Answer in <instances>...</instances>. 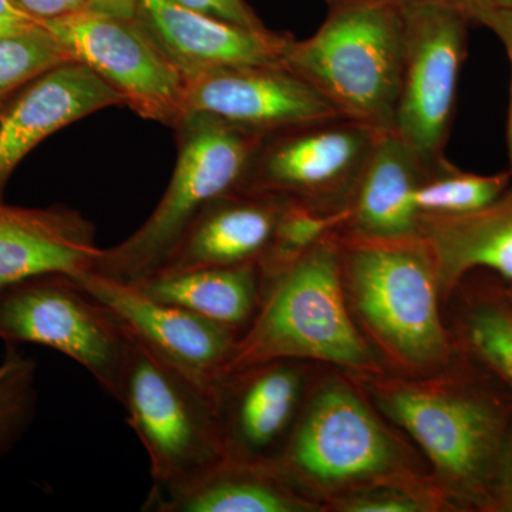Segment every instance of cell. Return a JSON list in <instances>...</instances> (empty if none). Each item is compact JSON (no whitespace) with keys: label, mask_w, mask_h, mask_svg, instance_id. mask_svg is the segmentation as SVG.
<instances>
[{"label":"cell","mask_w":512,"mask_h":512,"mask_svg":"<svg viewBox=\"0 0 512 512\" xmlns=\"http://www.w3.org/2000/svg\"><path fill=\"white\" fill-rule=\"evenodd\" d=\"M467 16L430 0H406V57L394 130L427 160L444 157L466 57Z\"/></svg>","instance_id":"obj_11"},{"label":"cell","mask_w":512,"mask_h":512,"mask_svg":"<svg viewBox=\"0 0 512 512\" xmlns=\"http://www.w3.org/2000/svg\"><path fill=\"white\" fill-rule=\"evenodd\" d=\"M481 22L503 39L505 46L512 47V10H485Z\"/></svg>","instance_id":"obj_33"},{"label":"cell","mask_w":512,"mask_h":512,"mask_svg":"<svg viewBox=\"0 0 512 512\" xmlns=\"http://www.w3.org/2000/svg\"><path fill=\"white\" fill-rule=\"evenodd\" d=\"M367 382L377 409L419 444L441 487L457 497H480L505 448L494 407L437 384L376 377Z\"/></svg>","instance_id":"obj_7"},{"label":"cell","mask_w":512,"mask_h":512,"mask_svg":"<svg viewBox=\"0 0 512 512\" xmlns=\"http://www.w3.org/2000/svg\"><path fill=\"white\" fill-rule=\"evenodd\" d=\"M488 9L512 10V0H485Z\"/></svg>","instance_id":"obj_37"},{"label":"cell","mask_w":512,"mask_h":512,"mask_svg":"<svg viewBox=\"0 0 512 512\" xmlns=\"http://www.w3.org/2000/svg\"><path fill=\"white\" fill-rule=\"evenodd\" d=\"M284 63L342 116L393 131L406 57V0H338Z\"/></svg>","instance_id":"obj_2"},{"label":"cell","mask_w":512,"mask_h":512,"mask_svg":"<svg viewBox=\"0 0 512 512\" xmlns=\"http://www.w3.org/2000/svg\"><path fill=\"white\" fill-rule=\"evenodd\" d=\"M173 2L212 18L237 23L245 28H266L245 0H173Z\"/></svg>","instance_id":"obj_29"},{"label":"cell","mask_w":512,"mask_h":512,"mask_svg":"<svg viewBox=\"0 0 512 512\" xmlns=\"http://www.w3.org/2000/svg\"><path fill=\"white\" fill-rule=\"evenodd\" d=\"M420 235L433 251L443 295L476 268L512 281V192L473 214L421 218Z\"/></svg>","instance_id":"obj_21"},{"label":"cell","mask_w":512,"mask_h":512,"mask_svg":"<svg viewBox=\"0 0 512 512\" xmlns=\"http://www.w3.org/2000/svg\"><path fill=\"white\" fill-rule=\"evenodd\" d=\"M468 338L498 375L512 386V313L483 306L468 319Z\"/></svg>","instance_id":"obj_27"},{"label":"cell","mask_w":512,"mask_h":512,"mask_svg":"<svg viewBox=\"0 0 512 512\" xmlns=\"http://www.w3.org/2000/svg\"><path fill=\"white\" fill-rule=\"evenodd\" d=\"M67 62L72 56L43 25L0 40V109L40 74Z\"/></svg>","instance_id":"obj_26"},{"label":"cell","mask_w":512,"mask_h":512,"mask_svg":"<svg viewBox=\"0 0 512 512\" xmlns=\"http://www.w3.org/2000/svg\"><path fill=\"white\" fill-rule=\"evenodd\" d=\"M508 56L511 63V103H510V119H508V146H510V157L512 164V47H507Z\"/></svg>","instance_id":"obj_36"},{"label":"cell","mask_w":512,"mask_h":512,"mask_svg":"<svg viewBox=\"0 0 512 512\" xmlns=\"http://www.w3.org/2000/svg\"><path fill=\"white\" fill-rule=\"evenodd\" d=\"M0 340L35 343L83 366L117 400L131 333L72 276L40 275L0 292Z\"/></svg>","instance_id":"obj_8"},{"label":"cell","mask_w":512,"mask_h":512,"mask_svg":"<svg viewBox=\"0 0 512 512\" xmlns=\"http://www.w3.org/2000/svg\"><path fill=\"white\" fill-rule=\"evenodd\" d=\"M316 504L274 463L225 456L171 490H151L144 510L157 512H305Z\"/></svg>","instance_id":"obj_20"},{"label":"cell","mask_w":512,"mask_h":512,"mask_svg":"<svg viewBox=\"0 0 512 512\" xmlns=\"http://www.w3.org/2000/svg\"><path fill=\"white\" fill-rule=\"evenodd\" d=\"M42 25L40 20L20 9L13 0H0V40L26 35Z\"/></svg>","instance_id":"obj_31"},{"label":"cell","mask_w":512,"mask_h":512,"mask_svg":"<svg viewBox=\"0 0 512 512\" xmlns=\"http://www.w3.org/2000/svg\"><path fill=\"white\" fill-rule=\"evenodd\" d=\"M275 360H319L359 373L379 370L350 312L338 232L264 286L261 306L222 377Z\"/></svg>","instance_id":"obj_1"},{"label":"cell","mask_w":512,"mask_h":512,"mask_svg":"<svg viewBox=\"0 0 512 512\" xmlns=\"http://www.w3.org/2000/svg\"><path fill=\"white\" fill-rule=\"evenodd\" d=\"M72 278L116 313L144 345L217 393L241 333L178 306L156 301L134 285L93 271L79 272Z\"/></svg>","instance_id":"obj_13"},{"label":"cell","mask_w":512,"mask_h":512,"mask_svg":"<svg viewBox=\"0 0 512 512\" xmlns=\"http://www.w3.org/2000/svg\"><path fill=\"white\" fill-rule=\"evenodd\" d=\"M434 161L417 153L396 131H383L350 201L340 237L370 241L420 237L414 195Z\"/></svg>","instance_id":"obj_19"},{"label":"cell","mask_w":512,"mask_h":512,"mask_svg":"<svg viewBox=\"0 0 512 512\" xmlns=\"http://www.w3.org/2000/svg\"><path fill=\"white\" fill-rule=\"evenodd\" d=\"M136 19L184 80L222 67L282 63L292 39L212 18L173 0H140Z\"/></svg>","instance_id":"obj_16"},{"label":"cell","mask_w":512,"mask_h":512,"mask_svg":"<svg viewBox=\"0 0 512 512\" xmlns=\"http://www.w3.org/2000/svg\"><path fill=\"white\" fill-rule=\"evenodd\" d=\"M510 184V174L463 173L446 158L434 161L414 195L421 218L458 217L490 207Z\"/></svg>","instance_id":"obj_23"},{"label":"cell","mask_w":512,"mask_h":512,"mask_svg":"<svg viewBox=\"0 0 512 512\" xmlns=\"http://www.w3.org/2000/svg\"><path fill=\"white\" fill-rule=\"evenodd\" d=\"M36 373L32 357L8 346L0 363V460L12 453L35 420Z\"/></svg>","instance_id":"obj_25"},{"label":"cell","mask_w":512,"mask_h":512,"mask_svg":"<svg viewBox=\"0 0 512 512\" xmlns=\"http://www.w3.org/2000/svg\"><path fill=\"white\" fill-rule=\"evenodd\" d=\"M326 2H328L329 5H332V3L338 2V0H326Z\"/></svg>","instance_id":"obj_38"},{"label":"cell","mask_w":512,"mask_h":512,"mask_svg":"<svg viewBox=\"0 0 512 512\" xmlns=\"http://www.w3.org/2000/svg\"><path fill=\"white\" fill-rule=\"evenodd\" d=\"M339 235V234H338ZM350 311L396 365L431 372L450 345L439 311L436 259L423 237L370 241L340 237Z\"/></svg>","instance_id":"obj_3"},{"label":"cell","mask_w":512,"mask_h":512,"mask_svg":"<svg viewBox=\"0 0 512 512\" xmlns=\"http://www.w3.org/2000/svg\"><path fill=\"white\" fill-rule=\"evenodd\" d=\"M124 106L119 93L80 62L53 67L0 109V201L19 164L43 140L74 121Z\"/></svg>","instance_id":"obj_15"},{"label":"cell","mask_w":512,"mask_h":512,"mask_svg":"<svg viewBox=\"0 0 512 512\" xmlns=\"http://www.w3.org/2000/svg\"><path fill=\"white\" fill-rule=\"evenodd\" d=\"M430 2L440 3V5L450 6L460 10L467 18L480 20L481 15L488 9L485 0H430Z\"/></svg>","instance_id":"obj_35"},{"label":"cell","mask_w":512,"mask_h":512,"mask_svg":"<svg viewBox=\"0 0 512 512\" xmlns=\"http://www.w3.org/2000/svg\"><path fill=\"white\" fill-rule=\"evenodd\" d=\"M348 218L349 208L322 211L299 202L286 201L271 245L259 262L262 286L282 274L323 239L339 232Z\"/></svg>","instance_id":"obj_24"},{"label":"cell","mask_w":512,"mask_h":512,"mask_svg":"<svg viewBox=\"0 0 512 512\" xmlns=\"http://www.w3.org/2000/svg\"><path fill=\"white\" fill-rule=\"evenodd\" d=\"M285 200L232 191L208 202L154 275L258 264L274 238Z\"/></svg>","instance_id":"obj_18"},{"label":"cell","mask_w":512,"mask_h":512,"mask_svg":"<svg viewBox=\"0 0 512 512\" xmlns=\"http://www.w3.org/2000/svg\"><path fill=\"white\" fill-rule=\"evenodd\" d=\"M117 402L126 409L128 424L146 448L153 490L188 483L227 456L217 393L185 375L133 333Z\"/></svg>","instance_id":"obj_6"},{"label":"cell","mask_w":512,"mask_h":512,"mask_svg":"<svg viewBox=\"0 0 512 512\" xmlns=\"http://www.w3.org/2000/svg\"><path fill=\"white\" fill-rule=\"evenodd\" d=\"M43 26L74 62L86 64L141 119L171 128L184 120L185 80L136 18L86 9Z\"/></svg>","instance_id":"obj_10"},{"label":"cell","mask_w":512,"mask_h":512,"mask_svg":"<svg viewBox=\"0 0 512 512\" xmlns=\"http://www.w3.org/2000/svg\"><path fill=\"white\" fill-rule=\"evenodd\" d=\"M382 133L338 116L268 134L256 148L237 191L322 211L346 210Z\"/></svg>","instance_id":"obj_9"},{"label":"cell","mask_w":512,"mask_h":512,"mask_svg":"<svg viewBox=\"0 0 512 512\" xmlns=\"http://www.w3.org/2000/svg\"><path fill=\"white\" fill-rule=\"evenodd\" d=\"M274 464L311 500L377 485L431 490L413 474L402 444L343 382L325 383L309 397Z\"/></svg>","instance_id":"obj_4"},{"label":"cell","mask_w":512,"mask_h":512,"mask_svg":"<svg viewBox=\"0 0 512 512\" xmlns=\"http://www.w3.org/2000/svg\"><path fill=\"white\" fill-rule=\"evenodd\" d=\"M138 3L140 0H89L87 9L116 18L134 19Z\"/></svg>","instance_id":"obj_32"},{"label":"cell","mask_w":512,"mask_h":512,"mask_svg":"<svg viewBox=\"0 0 512 512\" xmlns=\"http://www.w3.org/2000/svg\"><path fill=\"white\" fill-rule=\"evenodd\" d=\"M188 116L265 137L342 114L282 62L222 67L190 77L184 92V119Z\"/></svg>","instance_id":"obj_12"},{"label":"cell","mask_w":512,"mask_h":512,"mask_svg":"<svg viewBox=\"0 0 512 512\" xmlns=\"http://www.w3.org/2000/svg\"><path fill=\"white\" fill-rule=\"evenodd\" d=\"M130 285L156 301L178 306L241 335L255 318L264 298L258 264L153 275Z\"/></svg>","instance_id":"obj_22"},{"label":"cell","mask_w":512,"mask_h":512,"mask_svg":"<svg viewBox=\"0 0 512 512\" xmlns=\"http://www.w3.org/2000/svg\"><path fill=\"white\" fill-rule=\"evenodd\" d=\"M100 252L94 225L79 211L0 201V292L35 276L92 271Z\"/></svg>","instance_id":"obj_17"},{"label":"cell","mask_w":512,"mask_h":512,"mask_svg":"<svg viewBox=\"0 0 512 512\" xmlns=\"http://www.w3.org/2000/svg\"><path fill=\"white\" fill-rule=\"evenodd\" d=\"M498 477H500V497L505 510L512 511V440L505 444Z\"/></svg>","instance_id":"obj_34"},{"label":"cell","mask_w":512,"mask_h":512,"mask_svg":"<svg viewBox=\"0 0 512 512\" xmlns=\"http://www.w3.org/2000/svg\"><path fill=\"white\" fill-rule=\"evenodd\" d=\"M177 164L156 210L121 244L101 249L92 271L124 284L156 274L202 208L237 191L264 136L208 117L188 116L177 128Z\"/></svg>","instance_id":"obj_5"},{"label":"cell","mask_w":512,"mask_h":512,"mask_svg":"<svg viewBox=\"0 0 512 512\" xmlns=\"http://www.w3.org/2000/svg\"><path fill=\"white\" fill-rule=\"evenodd\" d=\"M305 376L298 360L229 373L217 387L225 453L274 463L301 413Z\"/></svg>","instance_id":"obj_14"},{"label":"cell","mask_w":512,"mask_h":512,"mask_svg":"<svg viewBox=\"0 0 512 512\" xmlns=\"http://www.w3.org/2000/svg\"><path fill=\"white\" fill-rule=\"evenodd\" d=\"M437 500L433 490L377 485L335 498L333 507L343 512H426L437 507Z\"/></svg>","instance_id":"obj_28"},{"label":"cell","mask_w":512,"mask_h":512,"mask_svg":"<svg viewBox=\"0 0 512 512\" xmlns=\"http://www.w3.org/2000/svg\"><path fill=\"white\" fill-rule=\"evenodd\" d=\"M13 2L40 22L74 15V13L83 12L89 6V0H13Z\"/></svg>","instance_id":"obj_30"}]
</instances>
